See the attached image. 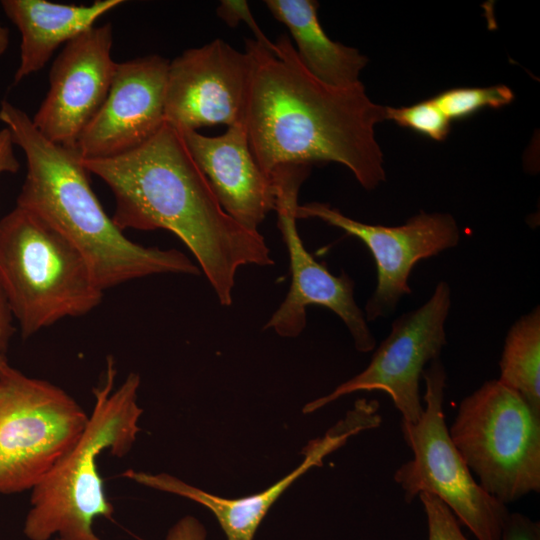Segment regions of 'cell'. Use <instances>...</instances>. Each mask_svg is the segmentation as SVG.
<instances>
[{"instance_id":"obj_1","label":"cell","mask_w":540,"mask_h":540,"mask_svg":"<svg viewBox=\"0 0 540 540\" xmlns=\"http://www.w3.org/2000/svg\"><path fill=\"white\" fill-rule=\"evenodd\" d=\"M245 49L253 58L244 127L262 171L282 165L336 162L347 167L366 190L386 179L375 126L386 120L359 82L328 85L300 62L290 38L282 34L274 53L255 40Z\"/></svg>"},{"instance_id":"obj_2","label":"cell","mask_w":540,"mask_h":540,"mask_svg":"<svg viewBox=\"0 0 540 540\" xmlns=\"http://www.w3.org/2000/svg\"><path fill=\"white\" fill-rule=\"evenodd\" d=\"M82 161L112 191L114 224L121 231L175 234L198 261L221 305L232 304L240 267L274 264L264 237L222 209L182 136L167 123L127 153Z\"/></svg>"},{"instance_id":"obj_3","label":"cell","mask_w":540,"mask_h":540,"mask_svg":"<svg viewBox=\"0 0 540 540\" xmlns=\"http://www.w3.org/2000/svg\"><path fill=\"white\" fill-rule=\"evenodd\" d=\"M0 121L26 159L16 206L36 214L69 240L103 291L155 274H200L181 251L146 247L124 235L104 211L75 148L45 138L31 117L7 100L0 103Z\"/></svg>"},{"instance_id":"obj_4","label":"cell","mask_w":540,"mask_h":540,"mask_svg":"<svg viewBox=\"0 0 540 540\" xmlns=\"http://www.w3.org/2000/svg\"><path fill=\"white\" fill-rule=\"evenodd\" d=\"M117 370L107 358L104 379L93 389L94 407L73 446L32 489L23 532L29 540H104L93 529L95 519H111L114 507L100 476L97 459L125 456L140 431V377L130 373L114 389Z\"/></svg>"},{"instance_id":"obj_5","label":"cell","mask_w":540,"mask_h":540,"mask_svg":"<svg viewBox=\"0 0 540 540\" xmlns=\"http://www.w3.org/2000/svg\"><path fill=\"white\" fill-rule=\"evenodd\" d=\"M0 289L24 339L89 313L104 292L81 252L18 206L0 219Z\"/></svg>"},{"instance_id":"obj_6","label":"cell","mask_w":540,"mask_h":540,"mask_svg":"<svg viewBox=\"0 0 540 540\" xmlns=\"http://www.w3.org/2000/svg\"><path fill=\"white\" fill-rule=\"evenodd\" d=\"M480 486L503 504L540 490V414L498 379L460 403L449 430Z\"/></svg>"},{"instance_id":"obj_7","label":"cell","mask_w":540,"mask_h":540,"mask_svg":"<svg viewBox=\"0 0 540 540\" xmlns=\"http://www.w3.org/2000/svg\"><path fill=\"white\" fill-rule=\"evenodd\" d=\"M423 412L416 423L401 420L404 441L413 458L394 473L407 503L421 493L438 497L477 540H500L509 515L505 504L474 479L454 445L443 412L446 371L437 358L425 368Z\"/></svg>"},{"instance_id":"obj_8","label":"cell","mask_w":540,"mask_h":540,"mask_svg":"<svg viewBox=\"0 0 540 540\" xmlns=\"http://www.w3.org/2000/svg\"><path fill=\"white\" fill-rule=\"evenodd\" d=\"M89 415L65 390L0 368V494L32 490L73 446Z\"/></svg>"},{"instance_id":"obj_9","label":"cell","mask_w":540,"mask_h":540,"mask_svg":"<svg viewBox=\"0 0 540 540\" xmlns=\"http://www.w3.org/2000/svg\"><path fill=\"white\" fill-rule=\"evenodd\" d=\"M308 164H288L275 168L270 176L275 188L277 225L289 255L291 284L276 311L264 325L281 337L299 336L306 327V309L319 305L333 311L347 327L357 351L375 349L363 310L354 298V281L345 272L333 275L305 248L296 226L295 209L299 189L310 172Z\"/></svg>"},{"instance_id":"obj_10","label":"cell","mask_w":540,"mask_h":540,"mask_svg":"<svg viewBox=\"0 0 540 540\" xmlns=\"http://www.w3.org/2000/svg\"><path fill=\"white\" fill-rule=\"evenodd\" d=\"M450 307V285L440 281L424 304L393 321L389 334L363 371L306 404L303 413L314 412L355 392L382 391L390 396L402 421L416 423L423 412L420 378L426 364L439 358L447 344L445 322Z\"/></svg>"},{"instance_id":"obj_11","label":"cell","mask_w":540,"mask_h":540,"mask_svg":"<svg viewBox=\"0 0 540 540\" xmlns=\"http://www.w3.org/2000/svg\"><path fill=\"white\" fill-rule=\"evenodd\" d=\"M295 217L319 219L368 248L376 264L377 281L363 311L367 321L391 316L403 296L411 293L413 267L420 260L456 247L460 240L456 220L442 212L421 211L402 225L383 226L354 220L326 203L310 202L298 204Z\"/></svg>"},{"instance_id":"obj_12","label":"cell","mask_w":540,"mask_h":540,"mask_svg":"<svg viewBox=\"0 0 540 540\" xmlns=\"http://www.w3.org/2000/svg\"><path fill=\"white\" fill-rule=\"evenodd\" d=\"M253 58L221 39L184 51L169 62L164 121L179 133L243 124Z\"/></svg>"},{"instance_id":"obj_13","label":"cell","mask_w":540,"mask_h":540,"mask_svg":"<svg viewBox=\"0 0 540 540\" xmlns=\"http://www.w3.org/2000/svg\"><path fill=\"white\" fill-rule=\"evenodd\" d=\"M111 23L93 26L66 43L49 72V89L31 118L53 143L75 148L109 92L117 62Z\"/></svg>"},{"instance_id":"obj_14","label":"cell","mask_w":540,"mask_h":540,"mask_svg":"<svg viewBox=\"0 0 540 540\" xmlns=\"http://www.w3.org/2000/svg\"><path fill=\"white\" fill-rule=\"evenodd\" d=\"M169 62L151 54L117 63L105 101L77 140L81 159L127 153L161 128Z\"/></svg>"},{"instance_id":"obj_15","label":"cell","mask_w":540,"mask_h":540,"mask_svg":"<svg viewBox=\"0 0 540 540\" xmlns=\"http://www.w3.org/2000/svg\"><path fill=\"white\" fill-rule=\"evenodd\" d=\"M376 427L371 411L356 404L346 418L324 437L312 440L303 450L304 460L290 474L260 493L228 499L210 494L168 473H148L129 469L122 475L148 488L190 499L208 508L216 517L227 540H253L254 535L276 500L310 468L321 465L323 458L342 446L348 437Z\"/></svg>"},{"instance_id":"obj_16","label":"cell","mask_w":540,"mask_h":540,"mask_svg":"<svg viewBox=\"0 0 540 540\" xmlns=\"http://www.w3.org/2000/svg\"><path fill=\"white\" fill-rule=\"evenodd\" d=\"M180 135L222 209L248 231L258 232L275 210V188L255 160L244 124L227 127L219 136Z\"/></svg>"},{"instance_id":"obj_17","label":"cell","mask_w":540,"mask_h":540,"mask_svg":"<svg viewBox=\"0 0 540 540\" xmlns=\"http://www.w3.org/2000/svg\"><path fill=\"white\" fill-rule=\"evenodd\" d=\"M123 0H96L74 5L47 0H2L0 5L21 35L20 61L13 77L17 85L40 71L54 52L79 34L92 28Z\"/></svg>"},{"instance_id":"obj_18","label":"cell","mask_w":540,"mask_h":540,"mask_svg":"<svg viewBox=\"0 0 540 540\" xmlns=\"http://www.w3.org/2000/svg\"><path fill=\"white\" fill-rule=\"evenodd\" d=\"M275 19L283 23L296 43V54L318 80L336 87L353 86L360 81L367 57L357 49L331 40L317 15L319 4L313 0H266Z\"/></svg>"},{"instance_id":"obj_19","label":"cell","mask_w":540,"mask_h":540,"mask_svg":"<svg viewBox=\"0 0 540 540\" xmlns=\"http://www.w3.org/2000/svg\"><path fill=\"white\" fill-rule=\"evenodd\" d=\"M499 381L540 414V309L518 318L505 337Z\"/></svg>"},{"instance_id":"obj_20","label":"cell","mask_w":540,"mask_h":540,"mask_svg":"<svg viewBox=\"0 0 540 540\" xmlns=\"http://www.w3.org/2000/svg\"><path fill=\"white\" fill-rule=\"evenodd\" d=\"M450 120L467 118L484 108L498 109L514 100L513 91L505 85L454 88L432 98Z\"/></svg>"},{"instance_id":"obj_21","label":"cell","mask_w":540,"mask_h":540,"mask_svg":"<svg viewBox=\"0 0 540 540\" xmlns=\"http://www.w3.org/2000/svg\"><path fill=\"white\" fill-rule=\"evenodd\" d=\"M386 120H392L435 141L444 140L451 121L431 99L406 107H385Z\"/></svg>"},{"instance_id":"obj_22","label":"cell","mask_w":540,"mask_h":540,"mask_svg":"<svg viewBox=\"0 0 540 540\" xmlns=\"http://www.w3.org/2000/svg\"><path fill=\"white\" fill-rule=\"evenodd\" d=\"M427 524L428 540H468L451 510L435 495L419 494Z\"/></svg>"},{"instance_id":"obj_23","label":"cell","mask_w":540,"mask_h":540,"mask_svg":"<svg viewBox=\"0 0 540 540\" xmlns=\"http://www.w3.org/2000/svg\"><path fill=\"white\" fill-rule=\"evenodd\" d=\"M217 14L231 27H235L240 21L246 23L256 36L255 41L274 53V43L262 32L246 1L223 0L217 8Z\"/></svg>"},{"instance_id":"obj_24","label":"cell","mask_w":540,"mask_h":540,"mask_svg":"<svg viewBox=\"0 0 540 540\" xmlns=\"http://www.w3.org/2000/svg\"><path fill=\"white\" fill-rule=\"evenodd\" d=\"M500 540H540V524L521 513H509Z\"/></svg>"},{"instance_id":"obj_25","label":"cell","mask_w":540,"mask_h":540,"mask_svg":"<svg viewBox=\"0 0 540 540\" xmlns=\"http://www.w3.org/2000/svg\"><path fill=\"white\" fill-rule=\"evenodd\" d=\"M204 525L193 516L179 519L167 532L165 540H206Z\"/></svg>"},{"instance_id":"obj_26","label":"cell","mask_w":540,"mask_h":540,"mask_svg":"<svg viewBox=\"0 0 540 540\" xmlns=\"http://www.w3.org/2000/svg\"><path fill=\"white\" fill-rule=\"evenodd\" d=\"M13 319L9 305L0 289V368L7 363L6 352L15 331Z\"/></svg>"},{"instance_id":"obj_27","label":"cell","mask_w":540,"mask_h":540,"mask_svg":"<svg viewBox=\"0 0 540 540\" xmlns=\"http://www.w3.org/2000/svg\"><path fill=\"white\" fill-rule=\"evenodd\" d=\"M14 148L10 131L6 127L0 129V175L16 173L19 170L20 164Z\"/></svg>"},{"instance_id":"obj_28","label":"cell","mask_w":540,"mask_h":540,"mask_svg":"<svg viewBox=\"0 0 540 540\" xmlns=\"http://www.w3.org/2000/svg\"><path fill=\"white\" fill-rule=\"evenodd\" d=\"M9 46V30L0 24V58L5 54Z\"/></svg>"},{"instance_id":"obj_29","label":"cell","mask_w":540,"mask_h":540,"mask_svg":"<svg viewBox=\"0 0 540 540\" xmlns=\"http://www.w3.org/2000/svg\"><path fill=\"white\" fill-rule=\"evenodd\" d=\"M55 540H65V539H62V538H59V537H55Z\"/></svg>"}]
</instances>
